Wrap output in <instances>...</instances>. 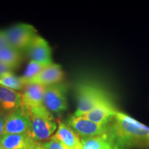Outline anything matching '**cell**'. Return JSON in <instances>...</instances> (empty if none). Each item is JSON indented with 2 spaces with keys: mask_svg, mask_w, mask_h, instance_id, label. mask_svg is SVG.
<instances>
[{
  "mask_svg": "<svg viewBox=\"0 0 149 149\" xmlns=\"http://www.w3.org/2000/svg\"><path fill=\"white\" fill-rule=\"evenodd\" d=\"M106 133L115 149L149 148L148 126L122 112H116Z\"/></svg>",
  "mask_w": 149,
  "mask_h": 149,
  "instance_id": "cell-1",
  "label": "cell"
},
{
  "mask_svg": "<svg viewBox=\"0 0 149 149\" xmlns=\"http://www.w3.org/2000/svg\"><path fill=\"white\" fill-rule=\"evenodd\" d=\"M26 107L32 125L33 138L38 142L51 138L57 129L53 114L44 105Z\"/></svg>",
  "mask_w": 149,
  "mask_h": 149,
  "instance_id": "cell-2",
  "label": "cell"
},
{
  "mask_svg": "<svg viewBox=\"0 0 149 149\" xmlns=\"http://www.w3.org/2000/svg\"><path fill=\"white\" fill-rule=\"evenodd\" d=\"M77 108L74 116H83L99 104L110 100L106 91L93 84L83 83L79 85L77 91Z\"/></svg>",
  "mask_w": 149,
  "mask_h": 149,
  "instance_id": "cell-3",
  "label": "cell"
},
{
  "mask_svg": "<svg viewBox=\"0 0 149 149\" xmlns=\"http://www.w3.org/2000/svg\"><path fill=\"white\" fill-rule=\"evenodd\" d=\"M8 45L19 51L27 49L33 39L37 35V31L29 24H18L4 30Z\"/></svg>",
  "mask_w": 149,
  "mask_h": 149,
  "instance_id": "cell-4",
  "label": "cell"
},
{
  "mask_svg": "<svg viewBox=\"0 0 149 149\" xmlns=\"http://www.w3.org/2000/svg\"><path fill=\"white\" fill-rule=\"evenodd\" d=\"M27 134L32 137V125L29 111L22 105L5 117L3 135Z\"/></svg>",
  "mask_w": 149,
  "mask_h": 149,
  "instance_id": "cell-5",
  "label": "cell"
},
{
  "mask_svg": "<svg viewBox=\"0 0 149 149\" xmlns=\"http://www.w3.org/2000/svg\"><path fill=\"white\" fill-rule=\"evenodd\" d=\"M66 86L63 84L47 86L45 87L43 104L51 113H60L68 109Z\"/></svg>",
  "mask_w": 149,
  "mask_h": 149,
  "instance_id": "cell-6",
  "label": "cell"
},
{
  "mask_svg": "<svg viewBox=\"0 0 149 149\" xmlns=\"http://www.w3.org/2000/svg\"><path fill=\"white\" fill-rule=\"evenodd\" d=\"M67 124L81 137H90L104 135L107 133L109 125L96 124L86 120L82 116L77 117L74 115L68 118Z\"/></svg>",
  "mask_w": 149,
  "mask_h": 149,
  "instance_id": "cell-7",
  "label": "cell"
},
{
  "mask_svg": "<svg viewBox=\"0 0 149 149\" xmlns=\"http://www.w3.org/2000/svg\"><path fill=\"white\" fill-rule=\"evenodd\" d=\"M26 51L31 60L37 61L45 66L53 64L50 45L45 39L38 35L33 39Z\"/></svg>",
  "mask_w": 149,
  "mask_h": 149,
  "instance_id": "cell-8",
  "label": "cell"
},
{
  "mask_svg": "<svg viewBox=\"0 0 149 149\" xmlns=\"http://www.w3.org/2000/svg\"><path fill=\"white\" fill-rule=\"evenodd\" d=\"M117 111L111 100H108L99 104L82 117L96 124L107 125L113 120Z\"/></svg>",
  "mask_w": 149,
  "mask_h": 149,
  "instance_id": "cell-9",
  "label": "cell"
},
{
  "mask_svg": "<svg viewBox=\"0 0 149 149\" xmlns=\"http://www.w3.org/2000/svg\"><path fill=\"white\" fill-rule=\"evenodd\" d=\"M22 105L24 104L22 93L0 86V114L6 117Z\"/></svg>",
  "mask_w": 149,
  "mask_h": 149,
  "instance_id": "cell-10",
  "label": "cell"
},
{
  "mask_svg": "<svg viewBox=\"0 0 149 149\" xmlns=\"http://www.w3.org/2000/svg\"><path fill=\"white\" fill-rule=\"evenodd\" d=\"M64 73L60 65L53 64L46 67L40 74L29 80L27 84H38L44 86L60 83L64 79Z\"/></svg>",
  "mask_w": 149,
  "mask_h": 149,
  "instance_id": "cell-11",
  "label": "cell"
},
{
  "mask_svg": "<svg viewBox=\"0 0 149 149\" xmlns=\"http://www.w3.org/2000/svg\"><path fill=\"white\" fill-rule=\"evenodd\" d=\"M54 136L68 149H81L79 135L71 127L64 122H59Z\"/></svg>",
  "mask_w": 149,
  "mask_h": 149,
  "instance_id": "cell-12",
  "label": "cell"
},
{
  "mask_svg": "<svg viewBox=\"0 0 149 149\" xmlns=\"http://www.w3.org/2000/svg\"><path fill=\"white\" fill-rule=\"evenodd\" d=\"M27 134H7L0 139V144L5 149H25L33 148L38 144Z\"/></svg>",
  "mask_w": 149,
  "mask_h": 149,
  "instance_id": "cell-13",
  "label": "cell"
},
{
  "mask_svg": "<svg viewBox=\"0 0 149 149\" xmlns=\"http://www.w3.org/2000/svg\"><path fill=\"white\" fill-rule=\"evenodd\" d=\"M45 87L38 84H27L22 93L24 105L26 107L44 105L43 100Z\"/></svg>",
  "mask_w": 149,
  "mask_h": 149,
  "instance_id": "cell-14",
  "label": "cell"
},
{
  "mask_svg": "<svg viewBox=\"0 0 149 149\" xmlns=\"http://www.w3.org/2000/svg\"><path fill=\"white\" fill-rule=\"evenodd\" d=\"M81 149H115L107 133L95 137H81Z\"/></svg>",
  "mask_w": 149,
  "mask_h": 149,
  "instance_id": "cell-15",
  "label": "cell"
},
{
  "mask_svg": "<svg viewBox=\"0 0 149 149\" xmlns=\"http://www.w3.org/2000/svg\"><path fill=\"white\" fill-rule=\"evenodd\" d=\"M22 59V52L10 46L0 48V62L15 70L21 64Z\"/></svg>",
  "mask_w": 149,
  "mask_h": 149,
  "instance_id": "cell-16",
  "label": "cell"
},
{
  "mask_svg": "<svg viewBox=\"0 0 149 149\" xmlns=\"http://www.w3.org/2000/svg\"><path fill=\"white\" fill-rule=\"evenodd\" d=\"M26 85L22 77H17L13 72L0 77V86L19 91H23Z\"/></svg>",
  "mask_w": 149,
  "mask_h": 149,
  "instance_id": "cell-17",
  "label": "cell"
},
{
  "mask_svg": "<svg viewBox=\"0 0 149 149\" xmlns=\"http://www.w3.org/2000/svg\"><path fill=\"white\" fill-rule=\"evenodd\" d=\"M46 67L47 66H44V65L37 62V61L33 60L30 61L29 64L27 66L26 69L24 72V75L22 77L24 81L26 83V84L29 80L33 79V77H35L37 74H40Z\"/></svg>",
  "mask_w": 149,
  "mask_h": 149,
  "instance_id": "cell-18",
  "label": "cell"
},
{
  "mask_svg": "<svg viewBox=\"0 0 149 149\" xmlns=\"http://www.w3.org/2000/svg\"><path fill=\"white\" fill-rule=\"evenodd\" d=\"M42 146L45 149H68L54 135L52 136L48 141L42 144Z\"/></svg>",
  "mask_w": 149,
  "mask_h": 149,
  "instance_id": "cell-19",
  "label": "cell"
},
{
  "mask_svg": "<svg viewBox=\"0 0 149 149\" xmlns=\"http://www.w3.org/2000/svg\"><path fill=\"white\" fill-rule=\"evenodd\" d=\"M13 68L0 62V77H1L2 76L8 73L13 72Z\"/></svg>",
  "mask_w": 149,
  "mask_h": 149,
  "instance_id": "cell-20",
  "label": "cell"
},
{
  "mask_svg": "<svg viewBox=\"0 0 149 149\" xmlns=\"http://www.w3.org/2000/svg\"><path fill=\"white\" fill-rule=\"evenodd\" d=\"M8 43L7 41L6 37L4 30L3 31H0V48L8 46Z\"/></svg>",
  "mask_w": 149,
  "mask_h": 149,
  "instance_id": "cell-21",
  "label": "cell"
},
{
  "mask_svg": "<svg viewBox=\"0 0 149 149\" xmlns=\"http://www.w3.org/2000/svg\"><path fill=\"white\" fill-rule=\"evenodd\" d=\"M4 122H5V116L4 115L0 114V139L3 135V128H4Z\"/></svg>",
  "mask_w": 149,
  "mask_h": 149,
  "instance_id": "cell-22",
  "label": "cell"
},
{
  "mask_svg": "<svg viewBox=\"0 0 149 149\" xmlns=\"http://www.w3.org/2000/svg\"><path fill=\"white\" fill-rule=\"evenodd\" d=\"M35 149H45V148H44V147L42 146V144H41L40 142H39L38 144H37L36 147L35 148Z\"/></svg>",
  "mask_w": 149,
  "mask_h": 149,
  "instance_id": "cell-23",
  "label": "cell"
},
{
  "mask_svg": "<svg viewBox=\"0 0 149 149\" xmlns=\"http://www.w3.org/2000/svg\"><path fill=\"white\" fill-rule=\"evenodd\" d=\"M37 145H36V146H37ZM36 146H35V147H33V148H25V149H35V147H36Z\"/></svg>",
  "mask_w": 149,
  "mask_h": 149,
  "instance_id": "cell-24",
  "label": "cell"
},
{
  "mask_svg": "<svg viewBox=\"0 0 149 149\" xmlns=\"http://www.w3.org/2000/svg\"><path fill=\"white\" fill-rule=\"evenodd\" d=\"M0 149H5L2 146H1V144H0Z\"/></svg>",
  "mask_w": 149,
  "mask_h": 149,
  "instance_id": "cell-25",
  "label": "cell"
}]
</instances>
